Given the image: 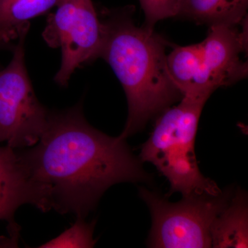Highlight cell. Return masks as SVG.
Instances as JSON below:
<instances>
[{
    "instance_id": "6da1fadb",
    "label": "cell",
    "mask_w": 248,
    "mask_h": 248,
    "mask_svg": "<svg viewBox=\"0 0 248 248\" xmlns=\"http://www.w3.org/2000/svg\"><path fill=\"white\" fill-rule=\"evenodd\" d=\"M125 140L91 126L78 104L50 112L40 140L17 153L49 210L84 218L110 186L151 180Z\"/></svg>"
},
{
    "instance_id": "7a4b0ae2",
    "label": "cell",
    "mask_w": 248,
    "mask_h": 248,
    "mask_svg": "<svg viewBox=\"0 0 248 248\" xmlns=\"http://www.w3.org/2000/svg\"><path fill=\"white\" fill-rule=\"evenodd\" d=\"M133 6L106 10L99 58L110 65L126 95L128 116L121 138L144 128L183 96L170 76L166 44L154 31L135 25Z\"/></svg>"
},
{
    "instance_id": "3957f363",
    "label": "cell",
    "mask_w": 248,
    "mask_h": 248,
    "mask_svg": "<svg viewBox=\"0 0 248 248\" xmlns=\"http://www.w3.org/2000/svg\"><path fill=\"white\" fill-rule=\"evenodd\" d=\"M208 99L183 97L163 111L141 148V163L149 162L169 181L170 194L218 195L222 192L199 169L195 144L199 121Z\"/></svg>"
},
{
    "instance_id": "277c9868",
    "label": "cell",
    "mask_w": 248,
    "mask_h": 248,
    "mask_svg": "<svg viewBox=\"0 0 248 248\" xmlns=\"http://www.w3.org/2000/svg\"><path fill=\"white\" fill-rule=\"evenodd\" d=\"M139 192L151 214L149 247L203 248H212V225L234 191H222L218 195L192 194L183 196L176 203L144 187H140Z\"/></svg>"
},
{
    "instance_id": "5b68a950",
    "label": "cell",
    "mask_w": 248,
    "mask_h": 248,
    "mask_svg": "<svg viewBox=\"0 0 248 248\" xmlns=\"http://www.w3.org/2000/svg\"><path fill=\"white\" fill-rule=\"evenodd\" d=\"M29 23L18 30L14 56L0 71V145L14 149L33 146L48 123L49 114L37 99L24 61V40Z\"/></svg>"
},
{
    "instance_id": "8992f818",
    "label": "cell",
    "mask_w": 248,
    "mask_h": 248,
    "mask_svg": "<svg viewBox=\"0 0 248 248\" xmlns=\"http://www.w3.org/2000/svg\"><path fill=\"white\" fill-rule=\"evenodd\" d=\"M57 6L42 35L49 46L61 49L55 81L67 86L77 68L99 58L104 31L92 0H61Z\"/></svg>"
},
{
    "instance_id": "52a82bcc",
    "label": "cell",
    "mask_w": 248,
    "mask_h": 248,
    "mask_svg": "<svg viewBox=\"0 0 248 248\" xmlns=\"http://www.w3.org/2000/svg\"><path fill=\"white\" fill-rule=\"evenodd\" d=\"M202 48L192 97L207 98L222 86L248 76V18L233 24L210 26Z\"/></svg>"
},
{
    "instance_id": "ba28073f",
    "label": "cell",
    "mask_w": 248,
    "mask_h": 248,
    "mask_svg": "<svg viewBox=\"0 0 248 248\" xmlns=\"http://www.w3.org/2000/svg\"><path fill=\"white\" fill-rule=\"evenodd\" d=\"M24 204L49 211L44 191L34 182L16 149L0 145V248L17 246L19 229L14 215Z\"/></svg>"
},
{
    "instance_id": "9c48e42d",
    "label": "cell",
    "mask_w": 248,
    "mask_h": 248,
    "mask_svg": "<svg viewBox=\"0 0 248 248\" xmlns=\"http://www.w3.org/2000/svg\"><path fill=\"white\" fill-rule=\"evenodd\" d=\"M212 248H248V207L244 191H234L231 200L214 220Z\"/></svg>"
},
{
    "instance_id": "30bf717a",
    "label": "cell",
    "mask_w": 248,
    "mask_h": 248,
    "mask_svg": "<svg viewBox=\"0 0 248 248\" xmlns=\"http://www.w3.org/2000/svg\"><path fill=\"white\" fill-rule=\"evenodd\" d=\"M248 7V0H182L179 16L210 26L237 24Z\"/></svg>"
},
{
    "instance_id": "8fae6325",
    "label": "cell",
    "mask_w": 248,
    "mask_h": 248,
    "mask_svg": "<svg viewBox=\"0 0 248 248\" xmlns=\"http://www.w3.org/2000/svg\"><path fill=\"white\" fill-rule=\"evenodd\" d=\"M202 55L201 42L196 45L176 47L167 55L170 76L183 97H191L193 94Z\"/></svg>"
},
{
    "instance_id": "7c38bea8",
    "label": "cell",
    "mask_w": 248,
    "mask_h": 248,
    "mask_svg": "<svg viewBox=\"0 0 248 248\" xmlns=\"http://www.w3.org/2000/svg\"><path fill=\"white\" fill-rule=\"evenodd\" d=\"M61 0H0V32L17 30Z\"/></svg>"
},
{
    "instance_id": "4fadbf2b",
    "label": "cell",
    "mask_w": 248,
    "mask_h": 248,
    "mask_svg": "<svg viewBox=\"0 0 248 248\" xmlns=\"http://www.w3.org/2000/svg\"><path fill=\"white\" fill-rule=\"evenodd\" d=\"M95 221L86 223L83 217H78L71 228L62 232L55 239L41 245V248H93L96 241L93 239Z\"/></svg>"
},
{
    "instance_id": "5bb4252c",
    "label": "cell",
    "mask_w": 248,
    "mask_h": 248,
    "mask_svg": "<svg viewBox=\"0 0 248 248\" xmlns=\"http://www.w3.org/2000/svg\"><path fill=\"white\" fill-rule=\"evenodd\" d=\"M145 14L144 27L153 30L162 19L179 16L182 0H140Z\"/></svg>"
},
{
    "instance_id": "9a60e30c",
    "label": "cell",
    "mask_w": 248,
    "mask_h": 248,
    "mask_svg": "<svg viewBox=\"0 0 248 248\" xmlns=\"http://www.w3.org/2000/svg\"><path fill=\"white\" fill-rule=\"evenodd\" d=\"M18 37V31L11 30L0 32V42H8Z\"/></svg>"
}]
</instances>
